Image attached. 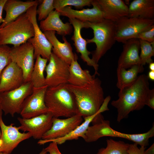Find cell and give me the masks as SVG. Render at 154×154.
Masks as SVG:
<instances>
[{
  "mask_svg": "<svg viewBox=\"0 0 154 154\" xmlns=\"http://www.w3.org/2000/svg\"><path fill=\"white\" fill-rule=\"evenodd\" d=\"M150 90L145 74L138 76L133 83L119 90L118 99L111 103L117 110V121L119 122L127 118L131 112L142 109L146 105Z\"/></svg>",
  "mask_w": 154,
  "mask_h": 154,
  "instance_id": "6da1fadb",
  "label": "cell"
},
{
  "mask_svg": "<svg viewBox=\"0 0 154 154\" xmlns=\"http://www.w3.org/2000/svg\"><path fill=\"white\" fill-rule=\"evenodd\" d=\"M67 86L75 96L79 114L83 117L95 114L104 102V91L101 81L98 78H95L84 86H76L67 84Z\"/></svg>",
  "mask_w": 154,
  "mask_h": 154,
  "instance_id": "7a4b0ae2",
  "label": "cell"
},
{
  "mask_svg": "<svg viewBox=\"0 0 154 154\" xmlns=\"http://www.w3.org/2000/svg\"><path fill=\"white\" fill-rule=\"evenodd\" d=\"M44 101L49 112L54 118H68L79 114L75 96L67 84L48 87Z\"/></svg>",
  "mask_w": 154,
  "mask_h": 154,
  "instance_id": "3957f363",
  "label": "cell"
},
{
  "mask_svg": "<svg viewBox=\"0 0 154 154\" xmlns=\"http://www.w3.org/2000/svg\"><path fill=\"white\" fill-rule=\"evenodd\" d=\"M84 22L85 28H91L93 30V37L86 40L87 43H94L96 45V50L91 52L92 59L98 64L99 60L116 42L115 22L105 19L94 22Z\"/></svg>",
  "mask_w": 154,
  "mask_h": 154,
  "instance_id": "277c9868",
  "label": "cell"
},
{
  "mask_svg": "<svg viewBox=\"0 0 154 154\" xmlns=\"http://www.w3.org/2000/svg\"><path fill=\"white\" fill-rule=\"evenodd\" d=\"M34 36L33 26L26 13L0 28V45L19 46Z\"/></svg>",
  "mask_w": 154,
  "mask_h": 154,
  "instance_id": "5b68a950",
  "label": "cell"
},
{
  "mask_svg": "<svg viewBox=\"0 0 154 154\" xmlns=\"http://www.w3.org/2000/svg\"><path fill=\"white\" fill-rule=\"evenodd\" d=\"M116 41L124 43L154 25V19L126 17L115 22Z\"/></svg>",
  "mask_w": 154,
  "mask_h": 154,
  "instance_id": "8992f818",
  "label": "cell"
},
{
  "mask_svg": "<svg viewBox=\"0 0 154 154\" xmlns=\"http://www.w3.org/2000/svg\"><path fill=\"white\" fill-rule=\"evenodd\" d=\"M33 88L30 81L17 89L0 93V108L5 114L13 117L16 114H19L24 101L32 93Z\"/></svg>",
  "mask_w": 154,
  "mask_h": 154,
  "instance_id": "52a82bcc",
  "label": "cell"
},
{
  "mask_svg": "<svg viewBox=\"0 0 154 154\" xmlns=\"http://www.w3.org/2000/svg\"><path fill=\"white\" fill-rule=\"evenodd\" d=\"M38 3L29 8L26 13L32 23L34 29V36L27 41L33 46L35 59L38 56L49 60L52 53V46L40 29L37 19V10Z\"/></svg>",
  "mask_w": 154,
  "mask_h": 154,
  "instance_id": "ba28073f",
  "label": "cell"
},
{
  "mask_svg": "<svg viewBox=\"0 0 154 154\" xmlns=\"http://www.w3.org/2000/svg\"><path fill=\"white\" fill-rule=\"evenodd\" d=\"M10 56L22 70L24 83L30 81L34 65V50L32 44L28 42L11 48Z\"/></svg>",
  "mask_w": 154,
  "mask_h": 154,
  "instance_id": "9c48e42d",
  "label": "cell"
},
{
  "mask_svg": "<svg viewBox=\"0 0 154 154\" xmlns=\"http://www.w3.org/2000/svg\"><path fill=\"white\" fill-rule=\"evenodd\" d=\"M48 61L45 70L46 73L45 85L48 87L68 84L70 65L52 52Z\"/></svg>",
  "mask_w": 154,
  "mask_h": 154,
  "instance_id": "30bf717a",
  "label": "cell"
},
{
  "mask_svg": "<svg viewBox=\"0 0 154 154\" xmlns=\"http://www.w3.org/2000/svg\"><path fill=\"white\" fill-rule=\"evenodd\" d=\"M48 87H33L32 93L24 101L20 114L21 117L29 119L49 112L44 101Z\"/></svg>",
  "mask_w": 154,
  "mask_h": 154,
  "instance_id": "8fae6325",
  "label": "cell"
},
{
  "mask_svg": "<svg viewBox=\"0 0 154 154\" xmlns=\"http://www.w3.org/2000/svg\"><path fill=\"white\" fill-rule=\"evenodd\" d=\"M14 125H5L0 117V152L10 154L20 143L32 137L29 132H21L19 127Z\"/></svg>",
  "mask_w": 154,
  "mask_h": 154,
  "instance_id": "7c38bea8",
  "label": "cell"
},
{
  "mask_svg": "<svg viewBox=\"0 0 154 154\" xmlns=\"http://www.w3.org/2000/svg\"><path fill=\"white\" fill-rule=\"evenodd\" d=\"M53 117L50 112L29 119L17 118L20 130L29 133L34 139H41L52 127Z\"/></svg>",
  "mask_w": 154,
  "mask_h": 154,
  "instance_id": "4fadbf2b",
  "label": "cell"
},
{
  "mask_svg": "<svg viewBox=\"0 0 154 154\" xmlns=\"http://www.w3.org/2000/svg\"><path fill=\"white\" fill-rule=\"evenodd\" d=\"M82 117L79 114L65 119L53 117L51 127L42 139L51 140L67 135L82 123Z\"/></svg>",
  "mask_w": 154,
  "mask_h": 154,
  "instance_id": "5bb4252c",
  "label": "cell"
},
{
  "mask_svg": "<svg viewBox=\"0 0 154 154\" xmlns=\"http://www.w3.org/2000/svg\"><path fill=\"white\" fill-rule=\"evenodd\" d=\"M70 23L73 27L74 34L71 39L74 42V45L76 51L81 54L80 57L82 60L90 66L93 67L94 70V75H99L98 72L99 65L95 63L89 57L91 52L89 51L87 48V44L86 40L81 35V30L83 28H85L84 22H82L76 19H69Z\"/></svg>",
  "mask_w": 154,
  "mask_h": 154,
  "instance_id": "9a60e30c",
  "label": "cell"
},
{
  "mask_svg": "<svg viewBox=\"0 0 154 154\" xmlns=\"http://www.w3.org/2000/svg\"><path fill=\"white\" fill-rule=\"evenodd\" d=\"M111 99L110 96H108L106 97L105 98L100 108L96 113L91 116L84 117V121L68 134L62 137L51 140H45L41 139L38 141V144L42 145L48 143L55 142L58 145H60L67 141L77 139L80 137L83 138L90 123L94 118L98 114L109 110L108 105Z\"/></svg>",
  "mask_w": 154,
  "mask_h": 154,
  "instance_id": "2e32d148",
  "label": "cell"
},
{
  "mask_svg": "<svg viewBox=\"0 0 154 154\" xmlns=\"http://www.w3.org/2000/svg\"><path fill=\"white\" fill-rule=\"evenodd\" d=\"M93 7L91 9L75 10L71 6H66L56 10L60 15L70 18L76 19L82 22H94L103 19L102 12L96 0H93L92 3Z\"/></svg>",
  "mask_w": 154,
  "mask_h": 154,
  "instance_id": "e0dca14e",
  "label": "cell"
},
{
  "mask_svg": "<svg viewBox=\"0 0 154 154\" xmlns=\"http://www.w3.org/2000/svg\"><path fill=\"white\" fill-rule=\"evenodd\" d=\"M24 83L21 69L11 61L3 71L0 78V93L18 88Z\"/></svg>",
  "mask_w": 154,
  "mask_h": 154,
  "instance_id": "ac0fdd59",
  "label": "cell"
},
{
  "mask_svg": "<svg viewBox=\"0 0 154 154\" xmlns=\"http://www.w3.org/2000/svg\"><path fill=\"white\" fill-rule=\"evenodd\" d=\"M101 114L94 118L93 125L88 127L83 138L86 142H94L104 137H117V131L111 127L110 121L104 120Z\"/></svg>",
  "mask_w": 154,
  "mask_h": 154,
  "instance_id": "d6986e66",
  "label": "cell"
},
{
  "mask_svg": "<svg viewBox=\"0 0 154 154\" xmlns=\"http://www.w3.org/2000/svg\"><path fill=\"white\" fill-rule=\"evenodd\" d=\"M123 44V50L118 61L117 67L127 69L135 65H141L139 54V40L132 38Z\"/></svg>",
  "mask_w": 154,
  "mask_h": 154,
  "instance_id": "ffe728a7",
  "label": "cell"
},
{
  "mask_svg": "<svg viewBox=\"0 0 154 154\" xmlns=\"http://www.w3.org/2000/svg\"><path fill=\"white\" fill-rule=\"evenodd\" d=\"M104 19L115 22L128 17V7L122 0H96Z\"/></svg>",
  "mask_w": 154,
  "mask_h": 154,
  "instance_id": "44dd1931",
  "label": "cell"
},
{
  "mask_svg": "<svg viewBox=\"0 0 154 154\" xmlns=\"http://www.w3.org/2000/svg\"><path fill=\"white\" fill-rule=\"evenodd\" d=\"M52 45V52L58 57L70 64L72 61L78 59L77 55L74 53L70 44L65 37H62L64 42H60L55 35L56 32L48 31L43 32Z\"/></svg>",
  "mask_w": 154,
  "mask_h": 154,
  "instance_id": "7402d4cb",
  "label": "cell"
},
{
  "mask_svg": "<svg viewBox=\"0 0 154 154\" xmlns=\"http://www.w3.org/2000/svg\"><path fill=\"white\" fill-rule=\"evenodd\" d=\"M60 16L58 12L53 10L45 19L41 21L39 27L42 31H54L62 37L71 34L72 32V25L69 22L63 23Z\"/></svg>",
  "mask_w": 154,
  "mask_h": 154,
  "instance_id": "603a6c76",
  "label": "cell"
},
{
  "mask_svg": "<svg viewBox=\"0 0 154 154\" xmlns=\"http://www.w3.org/2000/svg\"><path fill=\"white\" fill-rule=\"evenodd\" d=\"M37 0L23 1L16 0H7L3 10L6 13L4 21L0 26L3 27L7 24L16 19L22 14L25 13L31 7L38 3Z\"/></svg>",
  "mask_w": 154,
  "mask_h": 154,
  "instance_id": "cb8c5ba5",
  "label": "cell"
},
{
  "mask_svg": "<svg viewBox=\"0 0 154 154\" xmlns=\"http://www.w3.org/2000/svg\"><path fill=\"white\" fill-rule=\"evenodd\" d=\"M129 17L154 19V0H134L128 7Z\"/></svg>",
  "mask_w": 154,
  "mask_h": 154,
  "instance_id": "d4e9b609",
  "label": "cell"
},
{
  "mask_svg": "<svg viewBox=\"0 0 154 154\" xmlns=\"http://www.w3.org/2000/svg\"><path fill=\"white\" fill-rule=\"evenodd\" d=\"M78 59L73 60L69 65L68 84L81 86L90 82L95 76L92 75L88 70L82 69L78 62Z\"/></svg>",
  "mask_w": 154,
  "mask_h": 154,
  "instance_id": "484cf974",
  "label": "cell"
},
{
  "mask_svg": "<svg viewBox=\"0 0 154 154\" xmlns=\"http://www.w3.org/2000/svg\"><path fill=\"white\" fill-rule=\"evenodd\" d=\"M144 70L143 66L141 64L133 66L128 70L118 67L117 69V81L116 86L119 89L133 83L137 79L138 74Z\"/></svg>",
  "mask_w": 154,
  "mask_h": 154,
  "instance_id": "4316f807",
  "label": "cell"
},
{
  "mask_svg": "<svg viewBox=\"0 0 154 154\" xmlns=\"http://www.w3.org/2000/svg\"><path fill=\"white\" fill-rule=\"evenodd\" d=\"M36 59L31 74L30 81L33 87L37 88L46 86L44 72L48 60L40 56H38Z\"/></svg>",
  "mask_w": 154,
  "mask_h": 154,
  "instance_id": "83f0119b",
  "label": "cell"
},
{
  "mask_svg": "<svg viewBox=\"0 0 154 154\" xmlns=\"http://www.w3.org/2000/svg\"><path fill=\"white\" fill-rule=\"evenodd\" d=\"M106 147L99 149L96 154H129L128 143L110 139L106 140Z\"/></svg>",
  "mask_w": 154,
  "mask_h": 154,
  "instance_id": "f1b7e54d",
  "label": "cell"
},
{
  "mask_svg": "<svg viewBox=\"0 0 154 154\" xmlns=\"http://www.w3.org/2000/svg\"><path fill=\"white\" fill-rule=\"evenodd\" d=\"M117 137L127 139L141 147H146L149 145V139L154 136V124L147 132L142 133L127 134L117 132Z\"/></svg>",
  "mask_w": 154,
  "mask_h": 154,
  "instance_id": "f546056e",
  "label": "cell"
},
{
  "mask_svg": "<svg viewBox=\"0 0 154 154\" xmlns=\"http://www.w3.org/2000/svg\"><path fill=\"white\" fill-rule=\"evenodd\" d=\"M141 64L144 66L153 62L152 57L154 56V42L150 43L139 40Z\"/></svg>",
  "mask_w": 154,
  "mask_h": 154,
  "instance_id": "4dcf8cb0",
  "label": "cell"
},
{
  "mask_svg": "<svg viewBox=\"0 0 154 154\" xmlns=\"http://www.w3.org/2000/svg\"><path fill=\"white\" fill-rule=\"evenodd\" d=\"M93 1V0H54L53 5L56 10L66 6H71L79 9L85 6H90Z\"/></svg>",
  "mask_w": 154,
  "mask_h": 154,
  "instance_id": "1f68e13d",
  "label": "cell"
},
{
  "mask_svg": "<svg viewBox=\"0 0 154 154\" xmlns=\"http://www.w3.org/2000/svg\"><path fill=\"white\" fill-rule=\"evenodd\" d=\"M54 0L41 1L40 5L37 10V15H38V20L41 21L45 19L49 14L54 9Z\"/></svg>",
  "mask_w": 154,
  "mask_h": 154,
  "instance_id": "d6a6232c",
  "label": "cell"
},
{
  "mask_svg": "<svg viewBox=\"0 0 154 154\" xmlns=\"http://www.w3.org/2000/svg\"><path fill=\"white\" fill-rule=\"evenodd\" d=\"M11 48L7 45H0V78L4 69L12 61L10 56Z\"/></svg>",
  "mask_w": 154,
  "mask_h": 154,
  "instance_id": "836d02e7",
  "label": "cell"
},
{
  "mask_svg": "<svg viewBox=\"0 0 154 154\" xmlns=\"http://www.w3.org/2000/svg\"><path fill=\"white\" fill-rule=\"evenodd\" d=\"M135 38L150 43L154 42V25L148 30L139 33Z\"/></svg>",
  "mask_w": 154,
  "mask_h": 154,
  "instance_id": "e575fe53",
  "label": "cell"
},
{
  "mask_svg": "<svg viewBox=\"0 0 154 154\" xmlns=\"http://www.w3.org/2000/svg\"><path fill=\"white\" fill-rule=\"evenodd\" d=\"M145 149L144 147H139L137 145L134 143L130 144L128 152L129 154H144Z\"/></svg>",
  "mask_w": 154,
  "mask_h": 154,
  "instance_id": "d590c367",
  "label": "cell"
},
{
  "mask_svg": "<svg viewBox=\"0 0 154 154\" xmlns=\"http://www.w3.org/2000/svg\"><path fill=\"white\" fill-rule=\"evenodd\" d=\"M44 149L48 153L47 154H62L58 148L57 144L55 142H51Z\"/></svg>",
  "mask_w": 154,
  "mask_h": 154,
  "instance_id": "8d00e7d4",
  "label": "cell"
},
{
  "mask_svg": "<svg viewBox=\"0 0 154 154\" xmlns=\"http://www.w3.org/2000/svg\"><path fill=\"white\" fill-rule=\"evenodd\" d=\"M146 105L153 110L154 109V89L150 90V92Z\"/></svg>",
  "mask_w": 154,
  "mask_h": 154,
  "instance_id": "74e56055",
  "label": "cell"
},
{
  "mask_svg": "<svg viewBox=\"0 0 154 154\" xmlns=\"http://www.w3.org/2000/svg\"><path fill=\"white\" fill-rule=\"evenodd\" d=\"M7 0H0V26L1 24L4 21V19L2 16V14L4 5Z\"/></svg>",
  "mask_w": 154,
  "mask_h": 154,
  "instance_id": "f35d334b",
  "label": "cell"
},
{
  "mask_svg": "<svg viewBox=\"0 0 154 154\" xmlns=\"http://www.w3.org/2000/svg\"><path fill=\"white\" fill-rule=\"evenodd\" d=\"M144 154H154V143H153L145 151Z\"/></svg>",
  "mask_w": 154,
  "mask_h": 154,
  "instance_id": "ab89813d",
  "label": "cell"
},
{
  "mask_svg": "<svg viewBox=\"0 0 154 154\" xmlns=\"http://www.w3.org/2000/svg\"><path fill=\"white\" fill-rule=\"evenodd\" d=\"M149 79L154 81V71H150L147 76Z\"/></svg>",
  "mask_w": 154,
  "mask_h": 154,
  "instance_id": "60d3db41",
  "label": "cell"
},
{
  "mask_svg": "<svg viewBox=\"0 0 154 154\" xmlns=\"http://www.w3.org/2000/svg\"><path fill=\"white\" fill-rule=\"evenodd\" d=\"M149 67L150 71H154V62H152L149 64Z\"/></svg>",
  "mask_w": 154,
  "mask_h": 154,
  "instance_id": "b9f144b4",
  "label": "cell"
},
{
  "mask_svg": "<svg viewBox=\"0 0 154 154\" xmlns=\"http://www.w3.org/2000/svg\"><path fill=\"white\" fill-rule=\"evenodd\" d=\"M47 152L45 149L44 148L38 154H47Z\"/></svg>",
  "mask_w": 154,
  "mask_h": 154,
  "instance_id": "7bdbcfd3",
  "label": "cell"
},
{
  "mask_svg": "<svg viewBox=\"0 0 154 154\" xmlns=\"http://www.w3.org/2000/svg\"><path fill=\"white\" fill-rule=\"evenodd\" d=\"M2 111L0 108V118L2 116ZM1 135V131L0 130V137Z\"/></svg>",
  "mask_w": 154,
  "mask_h": 154,
  "instance_id": "ee69618b",
  "label": "cell"
},
{
  "mask_svg": "<svg viewBox=\"0 0 154 154\" xmlns=\"http://www.w3.org/2000/svg\"><path fill=\"white\" fill-rule=\"evenodd\" d=\"M0 154H8L6 153H5L0 152Z\"/></svg>",
  "mask_w": 154,
  "mask_h": 154,
  "instance_id": "f6af8a7d",
  "label": "cell"
}]
</instances>
